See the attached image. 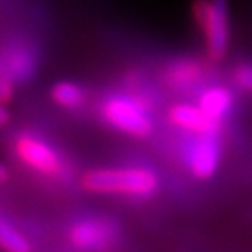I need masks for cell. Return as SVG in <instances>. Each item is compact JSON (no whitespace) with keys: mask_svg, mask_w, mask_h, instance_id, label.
Returning a JSON list of instances; mask_svg holds the SVG:
<instances>
[{"mask_svg":"<svg viewBox=\"0 0 252 252\" xmlns=\"http://www.w3.org/2000/svg\"><path fill=\"white\" fill-rule=\"evenodd\" d=\"M83 188L91 193L126 194L135 198H149L159 189L158 173L144 166L130 168L91 170L83 177Z\"/></svg>","mask_w":252,"mask_h":252,"instance_id":"cell-1","label":"cell"},{"mask_svg":"<svg viewBox=\"0 0 252 252\" xmlns=\"http://www.w3.org/2000/svg\"><path fill=\"white\" fill-rule=\"evenodd\" d=\"M100 114L116 130L131 135V137L144 138L153 133L154 125L146 102L133 94H109L100 105Z\"/></svg>","mask_w":252,"mask_h":252,"instance_id":"cell-2","label":"cell"},{"mask_svg":"<svg viewBox=\"0 0 252 252\" xmlns=\"http://www.w3.org/2000/svg\"><path fill=\"white\" fill-rule=\"evenodd\" d=\"M194 20L203 30L207 53L219 60L229 46V11L228 0H198L193 5Z\"/></svg>","mask_w":252,"mask_h":252,"instance_id":"cell-3","label":"cell"},{"mask_svg":"<svg viewBox=\"0 0 252 252\" xmlns=\"http://www.w3.org/2000/svg\"><path fill=\"white\" fill-rule=\"evenodd\" d=\"M12 149L21 163L44 175H60L65 170L62 156L35 133H18L12 142Z\"/></svg>","mask_w":252,"mask_h":252,"instance_id":"cell-4","label":"cell"},{"mask_svg":"<svg viewBox=\"0 0 252 252\" xmlns=\"http://www.w3.org/2000/svg\"><path fill=\"white\" fill-rule=\"evenodd\" d=\"M119 238V226L109 217H83L68 229V240L81 251L102 252L110 249Z\"/></svg>","mask_w":252,"mask_h":252,"instance_id":"cell-5","label":"cell"},{"mask_svg":"<svg viewBox=\"0 0 252 252\" xmlns=\"http://www.w3.org/2000/svg\"><path fill=\"white\" fill-rule=\"evenodd\" d=\"M220 140L217 133H191L184 146V161L189 172L198 179H209L220 161Z\"/></svg>","mask_w":252,"mask_h":252,"instance_id":"cell-6","label":"cell"},{"mask_svg":"<svg viewBox=\"0 0 252 252\" xmlns=\"http://www.w3.org/2000/svg\"><path fill=\"white\" fill-rule=\"evenodd\" d=\"M39 58L27 42H9L0 47V74L7 75L14 84L28 83L37 72Z\"/></svg>","mask_w":252,"mask_h":252,"instance_id":"cell-7","label":"cell"},{"mask_svg":"<svg viewBox=\"0 0 252 252\" xmlns=\"http://www.w3.org/2000/svg\"><path fill=\"white\" fill-rule=\"evenodd\" d=\"M168 119L177 128L189 131V133H217L219 121L205 114L198 105L191 103H175L170 107Z\"/></svg>","mask_w":252,"mask_h":252,"instance_id":"cell-8","label":"cell"},{"mask_svg":"<svg viewBox=\"0 0 252 252\" xmlns=\"http://www.w3.org/2000/svg\"><path fill=\"white\" fill-rule=\"evenodd\" d=\"M198 107L205 114L220 123V119L226 118L233 109V94L228 88L209 86L198 94Z\"/></svg>","mask_w":252,"mask_h":252,"instance_id":"cell-9","label":"cell"},{"mask_svg":"<svg viewBox=\"0 0 252 252\" xmlns=\"http://www.w3.org/2000/svg\"><path fill=\"white\" fill-rule=\"evenodd\" d=\"M201 77V65L193 60H179L172 63L166 70V81L172 88L177 90H188L194 86Z\"/></svg>","mask_w":252,"mask_h":252,"instance_id":"cell-10","label":"cell"},{"mask_svg":"<svg viewBox=\"0 0 252 252\" xmlns=\"http://www.w3.org/2000/svg\"><path fill=\"white\" fill-rule=\"evenodd\" d=\"M53 100L58 105L65 107V109H77L86 102V93L79 84L70 83V81H62V83L55 84L51 91Z\"/></svg>","mask_w":252,"mask_h":252,"instance_id":"cell-11","label":"cell"},{"mask_svg":"<svg viewBox=\"0 0 252 252\" xmlns=\"http://www.w3.org/2000/svg\"><path fill=\"white\" fill-rule=\"evenodd\" d=\"M0 247L5 252H32V245L27 236L2 216H0Z\"/></svg>","mask_w":252,"mask_h":252,"instance_id":"cell-12","label":"cell"},{"mask_svg":"<svg viewBox=\"0 0 252 252\" xmlns=\"http://www.w3.org/2000/svg\"><path fill=\"white\" fill-rule=\"evenodd\" d=\"M235 81L244 90L252 91V65H240L235 70Z\"/></svg>","mask_w":252,"mask_h":252,"instance_id":"cell-13","label":"cell"},{"mask_svg":"<svg viewBox=\"0 0 252 252\" xmlns=\"http://www.w3.org/2000/svg\"><path fill=\"white\" fill-rule=\"evenodd\" d=\"M16 91V84L12 83L7 75L0 74V103H7L12 98Z\"/></svg>","mask_w":252,"mask_h":252,"instance_id":"cell-14","label":"cell"},{"mask_svg":"<svg viewBox=\"0 0 252 252\" xmlns=\"http://www.w3.org/2000/svg\"><path fill=\"white\" fill-rule=\"evenodd\" d=\"M9 119H11V114H9V110L4 107V103H0V126L7 125Z\"/></svg>","mask_w":252,"mask_h":252,"instance_id":"cell-15","label":"cell"},{"mask_svg":"<svg viewBox=\"0 0 252 252\" xmlns=\"http://www.w3.org/2000/svg\"><path fill=\"white\" fill-rule=\"evenodd\" d=\"M7 179H9V170L4 165H0V184H4Z\"/></svg>","mask_w":252,"mask_h":252,"instance_id":"cell-16","label":"cell"}]
</instances>
